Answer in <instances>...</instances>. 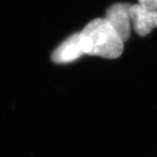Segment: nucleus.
Masks as SVG:
<instances>
[{
	"label": "nucleus",
	"mask_w": 157,
	"mask_h": 157,
	"mask_svg": "<svg viewBox=\"0 0 157 157\" xmlns=\"http://www.w3.org/2000/svg\"><path fill=\"white\" fill-rule=\"evenodd\" d=\"M131 23L135 32L144 37L157 27V11L151 10L139 3L130 6Z\"/></svg>",
	"instance_id": "7ed1b4c3"
},
{
	"label": "nucleus",
	"mask_w": 157,
	"mask_h": 157,
	"mask_svg": "<svg viewBox=\"0 0 157 157\" xmlns=\"http://www.w3.org/2000/svg\"><path fill=\"white\" fill-rule=\"evenodd\" d=\"M84 54L117 59L124 49V41L106 18L90 21L79 33Z\"/></svg>",
	"instance_id": "f257e3e1"
},
{
	"label": "nucleus",
	"mask_w": 157,
	"mask_h": 157,
	"mask_svg": "<svg viewBox=\"0 0 157 157\" xmlns=\"http://www.w3.org/2000/svg\"><path fill=\"white\" fill-rule=\"evenodd\" d=\"M139 4L151 10L157 11V0H139Z\"/></svg>",
	"instance_id": "39448f33"
},
{
	"label": "nucleus",
	"mask_w": 157,
	"mask_h": 157,
	"mask_svg": "<svg viewBox=\"0 0 157 157\" xmlns=\"http://www.w3.org/2000/svg\"><path fill=\"white\" fill-rule=\"evenodd\" d=\"M130 6L128 3H116L107 9L105 17L124 42L129 39L131 33Z\"/></svg>",
	"instance_id": "f03ea898"
},
{
	"label": "nucleus",
	"mask_w": 157,
	"mask_h": 157,
	"mask_svg": "<svg viewBox=\"0 0 157 157\" xmlns=\"http://www.w3.org/2000/svg\"><path fill=\"white\" fill-rule=\"evenodd\" d=\"M84 54L79 33H74L64 40L52 54V59L57 64L75 61Z\"/></svg>",
	"instance_id": "20e7f679"
}]
</instances>
